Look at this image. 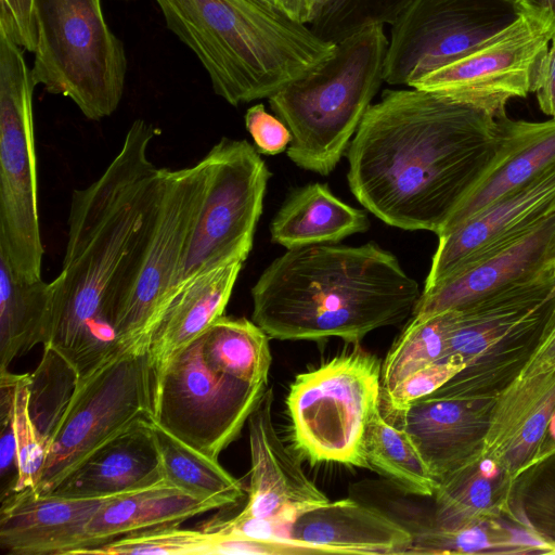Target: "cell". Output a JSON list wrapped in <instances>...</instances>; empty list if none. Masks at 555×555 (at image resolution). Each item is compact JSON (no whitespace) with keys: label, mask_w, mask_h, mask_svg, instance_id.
<instances>
[{"label":"cell","mask_w":555,"mask_h":555,"mask_svg":"<svg viewBox=\"0 0 555 555\" xmlns=\"http://www.w3.org/2000/svg\"><path fill=\"white\" fill-rule=\"evenodd\" d=\"M491 115L430 91L386 89L347 150L356 199L388 225L441 232L495 155Z\"/></svg>","instance_id":"6da1fadb"},{"label":"cell","mask_w":555,"mask_h":555,"mask_svg":"<svg viewBox=\"0 0 555 555\" xmlns=\"http://www.w3.org/2000/svg\"><path fill=\"white\" fill-rule=\"evenodd\" d=\"M156 133L152 124L134 120L102 175L72 194L43 347L77 376L119 348L114 326L128 295L129 262L151 224L163 181L164 168L149 157Z\"/></svg>","instance_id":"7a4b0ae2"},{"label":"cell","mask_w":555,"mask_h":555,"mask_svg":"<svg viewBox=\"0 0 555 555\" xmlns=\"http://www.w3.org/2000/svg\"><path fill=\"white\" fill-rule=\"evenodd\" d=\"M250 294L251 320L271 338L356 345L411 317L422 291L392 253L366 243L288 248Z\"/></svg>","instance_id":"3957f363"},{"label":"cell","mask_w":555,"mask_h":555,"mask_svg":"<svg viewBox=\"0 0 555 555\" xmlns=\"http://www.w3.org/2000/svg\"><path fill=\"white\" fill-rule=\"evenodd\" d=\"M232 106L269 99L325 61L335 44L264 0H155Z\"/></svg>","instance_id":"277c9868"},{"label":"cell","mask_w":555,"mask_h":555,"mask_svg":"<svg viewBox=\"0 0 555 555\" xmlns=\"http://www.w3.org/2000/svg\"><path fill=\"white\" fill-rule=\"evenodd\" d=\"M388 42L383 25L366 27L268 99L291 132L295 165L321 176L336 168L384 81Z\"/></svg>","instance_id":"5b68a950"},{"label":"cell","mask_w":555,"mask_h":555,"mask_svg":"<svg viewBox=\"0 0 555 555\" xmlns=\"http://www.w3.org/2000/svg\"><path fill=\"white\" fill-rule=\"evenodd\" d=\"M555 306V263L537 278L450 310L447 357L465 367L433 396L490 402L518 377Z\"/></svg>","instance_id":"8992f818"},{"label":"cell","mask_w":555,"mask_h":555,"mask_svg":"<svg viewBox=\"0 0 555 555\" xmlns=\"http://www.w3.org/2000/svg\"><path fill=\"white\" fill-rule=\"evenodd\" d=\"M35 83L69 98L91 120L112 115L125 88L127 57L101 0H34Z\"/></svg>","instance_id":"52a82bcc"},{"label":"cell","mask_w":555,"mask_h":555,"mask_svg":"<svg viewBox=\"0 0 555 555\" xmlns=\"http://www.w3.org/2000/svg\"><path fill=\"white\" fill-rule=\"evenodd\" d=\"M356 347L298 374L286 408L295 447L311 462L367 468L364 435L379 409L380 361Z\"/></svg>","instance_id":"ba28073f"},{"label":"cell","mask_w":555,"mask_h":555,"mask_svg":"<svg viewBox=\"0 0 555 555\" xmlns=\"http://www.w3.org/2000/svg\"><path fill=\"white\" fill-rule=\"evenodd\" d=\"M152 415L147 351L118 348L77 376L52 429L36 493L52 492L108 440Z\"/></svg>","instance_id":"9c48e42d"},{"label":"cell","mask_w":555,"mask_h":555,"mask_svg":"<svg viewBox=\"0 0 555 555\" xmlns=\"http://www.w3.org/2000/svg\"><path fill=\"white\" fill-rule=\"evenodd\" d=\"M35 83L22 47L0 27V254L22 280L41 279L33 112Z\"/></svg>","instance_id":"30bf717a"},{"label":"cell","mask_w":555,"mask_h":555,"mask_svg":"<svg viewBox=\"0 0 555 555\" xmlns=\"http://www.w3.org/2000/svg\"><path fill=\"white\" fill-rule=\"evenodd\" d=\"M208 176L206 155L191 167L164 168L153 229L137 283L114 327L119 348L149 350L154 330L180 285Z\"/></svg>","instance_id":"8fae6325"},{"label":"cell","mask_w":555,"mask_h":555,"mask_svg":"<svg viewBox=\"0 0 555 555\" xmlns=\"http://www.w3.org/2000/svg\"><path fill=\"white\" fill-rule=\"evenodd\" d=\"M267 388L210 369L198 337L168 361L153 384L151 418L192 448L218 459L240 436Z\"/></svg>","instance_id":"7c38bea8"},{"label":"cell","mask_w":555,"mask_h":555,"mask_svg":"<svg viewBox=\"0 0 555 555\" xmlns=\"http://www.w3.org/2000/svg\"><path fill=\"white\" fill-rule=\"evenodd\" d=\"M206 156L207 191L180 285L211 269L244 263L253 248L271 177L259 152L247 140L222 138Z\"/></svg>","instance_id":"4fadbf2b"},{"label":"cell","mask_w":555,"mask_h":555,"mask_svg":"<svg viewBox=\"0 0 555 555\" xmlns=\"http://www.w3.org/2000/svg\"><path fill=\"white\" fill-rule=\"evenodd\" d=\"M514 0H412L391 25L384 81L411 87L515 22Z\"/></svg>","instance_id":"5bb4252c"},{"label":"cell","mask_w":555,"mask_h":555,"mask_svg":"<svg viewBox=\"0 0 555 555\" xmlns=\"http://www.w3.org/2000/svg\"><path fill=\"white\" fill-rule=\"evenodd\" d=\"M553 31L552 25L521 9L506 28L411 87L501 117L509 100L535 91Z\"/></svg>","instance_id":"9a60e30c"},{"label":"cell","mask_w":555,"mask_h":555,"mask_svg":"<svg viewBox=\"0 0 555 555\" xmlns=\"http://www.w3.org/2000/svg\"><path fill=\"white\" fill-rule=\"evenodd\" d=\"M555 214V165L531 182L438 235L423 291L479 256L529 232Z\"/></svg>","instance_id":"2e32d148"},{"label":"cell","mask_w":555,"mask_h":555,"mask_svg":"<svg viewBox=\"0 0 555 555\" xmlns=\"http://www.w3.org/2000/svg\"><path fill=\"white\" fill-rule=\"evenodd\" d=\"M274 392L267 388L248 424L250 480L241 515L292 526L304 512L328 498L304 472L275 428Z\"/></svg>","instance_id":"e0dca14e"},{"label":"cell","mask_w":555,"mask_h":555,"mask_svg":"<svg viewBox=\"0 0 555 555\" xmlns=\"http://www.w3.org/2000/svg\"><path fill=\"white\" fill-rule=\"evenodd\" d=\"M555 263V214L524 235L455 270L422 291L411 317L456 310L493 293L530 281Z\"/></svg>","instance_id":"ac0fdd59"},{"label":"cell","mask_w":555,"mask_h":555,"mask_svg":"<svg viewBox=\"0 0 555 555\" xmlns=\"http://www.w3.org/2000/svg\"><path fill=\"white\" fill-rule=\"evenodd\" d=\"M555 414V370L517 377L493 400L482 459L511 481L546 455L543 446Z\"/></svg>","instance_id":"d6986e66"},{"label":"cell","mask_w":555,"mask_h":555,"mask_svg":"<svg viewBox=\"0 0 555 555\" xmlns=\"http://www.w3.org/2000/svg\"><path fill=\"white\" fill-rule=\"evenodd\" d=\"M111 498L11 492L1 498L0 546L11 555H73L89 521Z\"/></svg>","instance_id":"ffe728a7"},{"label":"cell","mask_w":555,"mask_h":555,"mask_svg":"<svg viewBox=\"0 0 555 555\" xmlns=\"http://www.w3.org/2000/svg\"><path fill=\"white\" fill-rule=\"evenodd\" d=\"M492 403L429 395L409 406L400 427L439 481L482 457Z\"/></svg>","instance_id":"44dd1931"},{"label":"cell","mask_w":555,"mask_h":555,"mask_svg":"<svg viewBox=\"0 0 555 555\" xmlns=\"http://www.w3.org/2000/svg\"><path fill=\"white\" fill-rule=\"evenodd\" d=\"M495 119L499 127L495 155L438 235L531 182L555 165L554 118L546 121L514 120L505 114Z\"/></svg>","instance_id":"7402d4cb"},{"label":"cell","mask_w":555,"mask_h":555,"mask_svg":"<svg viewBox=\"0 0 555 555\" xmlns=\"http://www.w3.org/2000/svg\"><path fill=\"white\" fill-rule=\"evenodd\" d=\"M163 479L159 449L150 417L140 420L100 447L50 493L105 498Z\"/></svg>","instance_id":"603a6c76"},{"label":"cell","mask_w":555,"mask_h":555,"mask_svg":"<svg viewBox=\"0 0 555 555\" xmlns=\"http://www.w3.org/2000/svg\"><path fill=\"white\" fill-rule=\"evenodd\" d=\"M291 538L331 551L332 554H404L413 531L382 511L343 499L300 514L291 526Z\"/></svg>","instance_id":"cb8c5ba5"},{"label":"cell","mask_w":555,"mask_h":555,"mask_svg":"<svg viewBox=\"0 0 555 555\" xmlns=\"http://www.w3.org/2000/svg\"><path fill=\"white\" fill-rule=\"evenodd\" d=\"M243 262L197 274L180 285L168 302L149 345L152 386L168 361L201 337L221 315L231 298Z\"/></svg>","instance_id":"d4e9b609"},{"label":"cell","mask_w":555,"mask_h":555,"mask_svg":"<svg viewBox=\"0 0 555 555\" xmlns=\"http://www.w3.org/2000/svg\"><path fill=\"white\" fill-rule=\"evenodd\" d=\"M228 507L218 500H207L162 481L108 499L89 521L79 547L73 555L129 533L160 526L181 525L189 518Z\"/></svg>","instance_id":"484cf974"},{"label":"cell","mask_w":555,"mask_h":555,"mask_svg":"<svg viewBox=\"0 0 555 555\" xmlns=\"http://www.w3.org/2000/svg\"><path fill=\"white\" fill-rule=\"evenodd\" d=\"M370 228L367 215L336 197L327 184L310 183L285 199L270 224L272 242L286 249L334 244Z\"/></svg>","instance_id":"4316f807"},{"label":"cell","mask_w":555,"mask_h":555,"mask_svg":"<svg viewBox=\"0 0 555 555\" xmlns=\"http://www.w3.org/2000/svg\"><path fill=\"white\" fill-rule=\"evenodd\" d=\"M513 483L491 460L481 457L469 463L439 480L429 525L454 530L495 520Z\"/></svg>","instance_id":"83f0119b"},{"label":"cell","mask_w":555,"mask_h":555,"mask_svg":"<svg viewBox=\"0 0 555 555\" xmlns=\"http://www.w3.org/2000/svg\"><path fill=\"white\" fill-rule=\"evenodd\" d=\"M51 314V282L20 279L0 254V370L47 343Z\"/></svg>","instance_id":"f1b7e54d"},{"label":"cell","mask_w":555,"mask_h":555,"mask_svg":"<svg viewBox=\"0 0 555 555\" xmlns=\"http://www.w3.org/2000/svg\"><path fill=\"white\" fill-rule=\"evenodd\" d=\"M201 340L203 357L214 371L250 385H268L269 336L253 320L221 315Z\"/></svg>","instance_id":"f546056e"},{"label":"cell","mask_w":555,"mask_h":555,"mask_svg":"<svg viewBox=\"0 0 555 555\" xmlns=\"http://www.w3.org/2000/svg\"><path fill=\"white\" fill-rule=\"evenodd\" d=\"M364 452L369 469L399 490L417 496H434L439 481L408 434L400 426L390 424L380 409L369 421Z\"/></svg>","instance_id":"4dcf8cb0"},{"label":"cell","mask_w":555,"mask_h":555,"mask_svg":"<svg viewBox=\"0 0 555 555\" xmlns=\"http://www.w3.org/2000/svg\"><path fill=\"white\" fill-rule=\"evenodd\" d=\"M152 425L167 482L195 496L221 501L227 506L243 498L242 482L225 470L218 459L192 448L153 420Z\"/></svg>","instance_id":"1f68e13d"},{"label":"cell","mask_w":555,"mask_h":555,"mask_svg":"<svg viewBox=\"0 0 555 555\" xmlns=\"http://www.w3.org/2000/svg\"><path fill=\"white\" fill-rule=\"evenodd\" d=\"M449 323V311L426 318L411 317L382 363L383 396L412 372L448 358Z\"/></svg>","instance_id":"d6a6232c"},{"label":"cell","mask_w":555,"mask_h":555,"mask_svg":"<svg viewBox=\"0 0 555 555\" xmlns=\"http://www.w3.org/2000/svg\"><path fill=\"white\" fill-rule=\"evenodd\" d=\"M228 555L225 535L206 529L160 526L126 534L83 555Z\"/></svg>","instance_id":"836d02e7"},{"label":"cell","mask_w":555,"mask_h":555,"mask_svg":"<svg viewBox=\"0 0 555 555\" xmlns=\"http://www.w3.org/2000/svg\"><path fill=\"white\" fill-rule=\"evenodd\" d=\"M412 0H318L310 29L321 40L338 43L375 25H392Z\"/></svg>","instance_id":"e575fe53"},{"label":"cell","mask_w":555,"mask_h":555,"mask_svg":"<svg viewBox=\"0 0 555 555\" xmlns=\"http://www.w3.org/2000/svg\"><path fill=\"white\" fill-rule=\"evenodd\" d=\"M518 553L507 530L495 520L476 522L454 530L431 525L413 531V541L404 554Z\"/></svg>","instance_id":"d590c367"},{"label":"cell","mask_w":555,"mask_h":555,"mask_svg":"<svg viewBox=\"0 0 555 555\" xmlns=\"http://www.w3.org/2000/svg\"><path fill=\"white\" fill-rule=\"evenodd\" d=\"M29 402L30 375L21 374L12 416L18 470L12 492L37 487L48 455V443L31 417Z\"/></svg>","instance_id":"8d00e7d4"},{"label":"cell","mask_w":555,"mask_h":555,"mask_svg":"<svg viewBox=\"0 0 555 555\" xmlns=\"http://www.w3.org/2000/svg\"><path fill=\"white\" fill-rule=\"evenodd\" d=\"M465 366L451 356L412 372L384 396L390 412L400 417L412 403L442 387Z\"/></svg>","instance_id":"74e56055"},{"label":"cell","mask_w":555,"mask_h":555,"mask_svg":"<svg viewBox=\"0 0 555 555\" xmlns=\"http://www.w3.org/2000/svg\"><path fill=\"white\" fill-rule=\"evenodd\" d=\"M244 120L259 153L275 155L284 152L289 145L292 135L288 128L280 118L268 113L263 104L250 106L245 113Z\"/></svg>","instance_id":"f35d334b"},{"label":"cell","mask_w":555,"mask_h":555,"mask_svg":"<svg viewBox=\"0 0 555 555\" xmlns=\"http://www.w3.org/2000/svg\"><path fill=\"white\" fill-rule=\"evenodd\" d=\"M0 27L28 52L36 48L34 0H0Z\"/></svg>","instance_id":"ab89813d"},{"label":"cell","mask_w":555,"mask_h":555,"mask_svg":"<svg viewBox=\"0 0 555 555\" xmlns=\"http://www.w3.org/2000/svg\"><path fill=\"white\" fill-rule=\"evenodd\" d=\"M555 370V306L546 321L538 345L518 377Z\"/></svg>","instance_id":"60d3db41"},{"label":"cell","mask_w":555,"mask_h":555,"mask_svg":"<svg viewBox=\"0 0 555 555\" xmlns=\"http://www.w3.org/2000/svg\"><path fill=\"white\" fill-rule=\"evenodd\" d=\"M534 93L540 109L555 119V28Z\"/></svg>","instance_id":"b9f144b4"},{"label":"cell","mask_w":555,"mask_h":555,"mask_svg":"<svg viewBox=\"0 0 555 555\" xmlns=\"http://www.w3.org/2000/svg\"><path fill=\"white\" fill-rule=\"evenodd\" d=\"M289 20L307 25L312 22L318 0H264Z\"/></svg>","instance_id":"7bdbcfd3"},{"label":"cell","mask_w":555,"mask_h":555,"mask_svg":"<svg viewBox=\"0 0 555 555\" xmlns=\"http://www.w3.org/2000/svg\"><path fill=\"white\" fill-rule=\"evenodd\" d=\"M517 3L522 10L534 14L555 28V0H521Z\"/></svg>","instance_id":"ee69618b"},{"label":"cell","mask_w":555,"mask_h":555,"mask_svg":"<svg viewBox=\"0 0 555 555\" xmlns=\"http://www.w3.org/2000/svg\"><path fill=\"white\" fill-rule=\"evenodd\" d=\"M514 1L519 2V1H521V0H514Z\"/></svg>","instance_id":"f6af8a7d"}]
</instances>
